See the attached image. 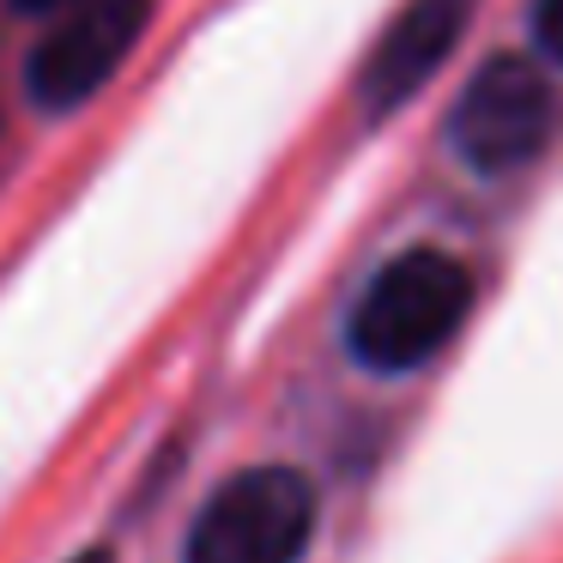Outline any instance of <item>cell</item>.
Masks as SVG:
<instances>
[{"label": "cell", "instance_id": "1", "mask_svg": "<svg viewBox=\"0 0 563 563\" xmlns=\"http://www.w3.org/2000/svg\"><path fill=\"white\" fill-rule=\"evenodd\" d=\"M473 316V267L449 249H406L382 261L345 316V352L376 376H412L454 345Z\"/></svg>", "mask_w": 563, "mask_h": 563}, {"label": "cell", "instance_id": "5", "mask_svg": "<svg viewBox=\"0 0 563 563\" xmlns=\"http://www.w3.org/2000/svg\"><path fill=\"white\" fill-rule=\"evenodd\" d=\"M466 13H473V0H406L400 13H394V25L376 37L364 74H357L364 110L388 115L412 91H424L442 74V62L454 55V43H461Z\"/></svg>", "mask_w": 563, "mask_h": 563}, {"label": "cell", "instance_id": "4", "mask_svg": "<svg viewBox=\"0 0 563 563\" xmlns=\"http://www.w3.org/2000/svg\"><path fill=\"white\" fill-rule=\"evenodd\" d=\"M152 7L158 0H74V7H62L25 55L31 103L55 115L91 103L128 67V55L140 49Z\"/></svg>", "mask_w": 563, "mask_h": 563}, {"label": "cell", "instance_id": "6", "mask_svg": "<svg viewBox=\"0 0 563 563\" xmlns=\"http://www.w3.org/2000/svg\"><path fill=\"white\" fill-rule=\"evenodd\" d=\"M527 25H533L539 55H545L551 67H563V0H533V13H527Z\"/></svg>", "mask_w": 563, "mask_h": 563}, {"label": "cell", "instance_id": "2", "mask_svg": "<svg viewBox=\"0 0 563 563\" xmlns=\"http://www.w3.org/2000/svg\"><path fill=\"white\" fill-rule=\"evenodd\" d=\"M316 521V485L297 466H249L200 503L183 563H303Z\"/></svg>", "mask_w": 563, "mask_h": 563}, {"label": "cell", "instance_id": "7", "mask_svg": "<svg viewBox=\"0 0 563 563\" xmlns=\"http://www.w3.org/2000/svg\"><path fill=\"white\" fill-rule=\"evenodd\" d=\"M19 13H43V19H55L62 7H74V0H13Z\"/></svg>", "mask_w": 563, "mask_h": 563}, {"label": "cell", "instance_id": "3", "mask_svg": "<svg viewBox=\"0 0 563 563\" xmlns=\"http://www.w3.org/2000/svg\"><path fill=\"white\" fill-rule=\"evenodd\" d=\"M551 134H558V91L521 55L485 62L449 115V146L473 176H515L551 146Z\"/></svg>", "mask_w": 563, "mask_h": 563}, {"label": "cell", "instance_id": "8", "mask_svg": "<svg viewBox=\"0 0 563 563\" xmlns=\"http://www.w3.org/2000/svg\"><path fill=\"white\" fill-rule=\"evenodd\" d=\"M74 563H110V551H86V558H74Z\"/></svg>", "mask_w": 563, "mask_h": 563}]
</instances>
